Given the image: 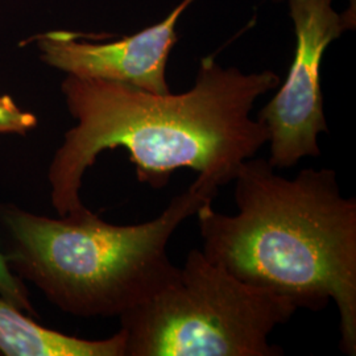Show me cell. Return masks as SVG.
<instances>
[{
    "mask_svg": "<svg viewBox=\"0 0 356 356\" xmlns=\"http://www.w3.org/2000/svg\"><path fill=\"white\" fill-rule=\"evenodd\" d=\"M272 70L244 73L201 60L194 86L181 94H154L129 85L66 76L61 83L76 126L51 159V206L60 216H81L82 179L97 157L124 148L136 177L163 189L178 169L232 182L243 161L269 141L267 127L251 116L256 101L277 89Z\"/></svg>",
    "mask_w": 356,
    "mask_h": 356,
    "instance_id": "1",
    "label": "cell"
},
{
    "mask_svg": "<svg viewBox=\"0 0 356 356\" xmlns=\"http://www.w3.org/2000/svg\"><path fill=\"white\" fill-rule=\"evenodd\" d=\"M238 214L204 204L195 213L202 252L216 266L297 309L339 313V348L356 355V200L332 169L286 178L266 159L243 161L235 177Z\"/></svg>",
    "mask_w": 356,
    "mask_h": 356,
    "instance_id": "2",
    "label": "cell"
},
{
    "mask_svg": "<svg viewBox=\"0 0 356 356\" xmlns=\"http://www.w3.org/2000/svg\"><path fill=\"white\" fill-rule=\"evenodd\" d=\"M223 186L198 175L152 220L116 226L88 210L48 218L0 202V252L13 273L76 317H120L165 286L177 272L166 252L184 220Z\"/></svg>",
    "mask_w": 356,
    "mask_h": 356,
    "instance_id": "3",
    "label": "cell"
},
{
    "mask_svg": "<svg viewBox=\"0 0 356 356\" xmlns=\"http://www.w3.org/2000/svg\"><path fill=\"white\" fill-rule=\"evenodd\" d=\"M297 310L191 250L165 286L119 319L126 356H281L269 335Z\"/></svg>",
    "mask_w": 356,
    "mask_h": 356,
    "instance_id": "4",
    "label": "cell"
},
{
    "mask_svg": "<svg viewBox=\"0 0 356 356\" xmlns=\"http://www.w3.org/2000/svg\"><path fill=\"white\" fill-rule=\"evenodd\" d=\"M334 0H288L296 48L288 76L257 119L269 132L276 169L297 165L304 157L321 154L318 136L329 127L323 111L321 66L331 42L348 31Z\"/></svg>",
    "mask_w": 356,
    "mask_h": 356,
    "instance_id": "5",
    "label": "cell"
},
{
    "mask_svg": "<svg viewBox=\"0 0 356 356\" xmlns=\"http://www.w3.org/2000/svg\"><path fill=\"white\" fill-rule=\"evenodd\" d=\"M194 0H181L163 20L114 41H89L69 31L33 38L41 61L66 76L103 79L154 94L170 92L166 66L177 44L179 17Z\"/></svg>",
    "mask_w": 356,
    "mask_h": 356,
    "instance_id": "6",
    "label": "cell"
},
{
    "mask_svg": "<svg viewBox=\"0 0 356 356\" xmlns=\"http://www.w3.org/2000/svg\"><path fill=\"white\" fill-rule=\"evenodd\" d=\"M0 354L7 356H126L122 330L102 341H89L38 325L0 297Z\"/></svg>",
    "mask_w": 356,
    "mask_h": 356,
    "instance_id": "7",
    "label": "cell"
},
{
    "mask_svg": "<svg viewBox=\"0 0 356 356\" xmlns=\"http://www.w3.org/2000/svg\"><path fill=\"white\" fill-rule=\"evenodd\" d=\"M36 126V115L22 110L13 97L0 95V134L24 135Z\"/></svg>",
    "mask_w": 356,
    "mask_h": 356,
    "instance_id": "8",
    "label": "cell"
},
{
    "mask_svg": "<svg viewBox=\"0 0 356 356\" xmlns=\"http://www.w3.org/2000/svg\"><path fill=\"white\" fill-rule=\"evenodd\" d=\"M0 297L7 300L26 314H33V305L29 300V293L26 284L19 279L11 268L8 267L6 259L0 252Z\"/></svg>",
    "mask_w": 356,
    "mask_h": 356,
    "instance_id": "9",
    "label": "cell"
},
{
    "mask_svg": "<svg viewBox=\"0 0 356 356\" xmlns=\"http://www.w3.org/2000/svg\"><path fill=\"white\" fill-rule=\"evenodd\" d=\"M350 1V7L347 8L343 15L344 22L347 24L348 29H355L356 23V1L355 0H348Z\"/></svg>",
    "mask_w": 356,
    "mask_h": 356,
    "instance_id": "10",
    "label": "cell"
},
{
    "mask_svg": "<svg viewBox=\"0 0 356 356\" xmlns=\"http://www.w3.org/2000/svg\"><path fill=\"white\" fill-rule=\"evenodd\" d=\"M272 1H277V3H280V1H282V0H272Z\"/></svg>",
    "mask_w": 356,
    "mask_h": 356,
    "instance_id": "11",
    "label": "cell"
}]
</instances>
